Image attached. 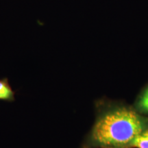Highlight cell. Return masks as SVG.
Here are the masks:
<instances>
[{
  "label": "cell",
  "instance_id": "obj_2",
  "mask_svg": "<svg viewBox=\"0 0 148 148\" xmlns=\"http://www.w3.org/2000/svg\"><path fill=\"white\" fill-rule=\"evenodd\" d=\"M0 100L8 102L15 100V92L11 87L6 77L0 79Z\"/></svg>",
  "mask_w": 148,
  "mask_h": 148
},
{
  "label": "cell",
  "instance_id": "obj_1",
  "mask_svg": "<svg viewBox=\"0 0 148 148\" xmlns=\"http://www.w3.org/2000/svg\"><path fill=\"white\" fill-rule=\"evenodd\" d=\"M147 127V116L134 108L110 106L98 112L79 148H130L134 138Z\"/></svg>",
  "mask_w": 148,
  "mask_h": 148
},
{
  "label": "cell",
  "instance_id": "obj_3",
  "mask_svg": "<svg viewBox=\"0 0 148 148\" xmlns=\"http://www.w3.org/2000/svg\"><path fill=\"white\" fill-rule=\"evenodd\" d=\"M134 108L139 114L148 116V86L138 97L134 103Z\"/></svg>",
  "mask_w": 148,
  "mask_h": 148
},
{
  "label": "cell",
  "instance_id": "obj_4",
  "mask_svg": "<svg viewBox=\"0 0 148 148\" xmlns=\"http://www.w3.org/2000/svg\"><path fill=\"white\" fill-rule=\"evenodd\" d=\"M148 148V127L139 133L130 145V148Z\"/></svg>",
  "mask_w": 148,
  "mask_h": 148
}]
</instances>
